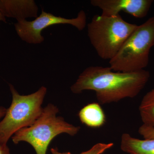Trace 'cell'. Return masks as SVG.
Masks as SVG:
<instances>
[{
	"label": "cell",
	"mask_w": 154,
	"mask_h": 154,
	"mask_svg": "<svg viewBox=\"0 0 154 154\" xmlns=\"http://www.w3.org/2000/svg\"><path fill=\"white\" fill-rule=\"evenodd\" d=\"M149 78V72L145 69L124 72L113 71L110 67L91 66L83 71L70 89L74 94L94 91L99 104L105 105L134 98Z\"/></svg>",
	"instance_id": "cell-1"
},
{
	"label": "cell",
	"mask_w": 154,
	"mask_h": 154,
	"mask_svg": "<svg viewBox=\"0 0 154 154\" xmlns=\"http://www.w3.org/2000/svg\"><path fill=\"white\" fill-rule=\"evenodd\" d=\"M137 26L125 21L119 14L96 15L88 25V36L99 57L110 60Z\"/></svg>",
	"instance_id": "cell-2"
},
{
	"label": "cell",
	"mask_w": 154,
	"mask_h": 154,
	"mask_svg": "<svg viewBox=\"0 0 154 154\" xmlns=\"http://www.w3.org/2000/svg\"><path fill=\"white\" fill-rule=\"evenodd\" d=\"M58 108L49 104L43 108L38 119L30 126L24 128L12 137L15 144L25 141L31 145L36 154H46L49 144L58 135L66 133L74 136L79 132L80 127L75 126L57 116Z\"/></svg>",
	"instance_id": "cell-3"
},
{
	"label": "cell",
	"mask_w": 154,
	"mask_h": 154,
	"mask_svg": "<svg viewBox=\"0 0 154 154\" xmlns=\"http://www.w3.org/2000/svg\"><path fill=\"white\" fill-rule=\"evenodd\" d=\"M12 96L11 106L0 122V142L7 143L10 138L19 130L30 126L41 115L42 107L47 89L42 87L35 93L28 95L19 94L9 84Z\"/></svg>",
	"instance_id": "cell-4"
},
{
	"label": "cell",
	"mask_w": 154,
	"mask_h": 154,
	"mask_svg": "<svg viewBox=\"0 0 154 154\" xmlns=\"http://www.w3.org/2000/svg\"><path fill=\"white\" fill-rule=\"evenodd\" d=\"M154 46V17L138 25L117 54L109 60L115 72H131L144 69L148 65L150 51Z\"/></svg>",
	"instance_id": "cell-5"
},
{
	"label": "cell",
	"mask_w": 154,
	"mask_h": 154,
	"mask_svg": "<svg viewBox=\"0 0 154 154\" xmlns=\"http://www.w3.org/2000/svg\"><path fill=\"white\" fill-rule=\"evenodd\" d=\"M87 24L85 12L81 11L77 17L66 19L56 16L51 13L42 11L41 14L33 21L17 22L14 25L17 35L22 41L30 44H39L44 41L42 30L52 25L59 24L71 25L79 30H82Z\"/></svg>",
	"instance_id": "cell-6"
},
{
	"label": "cell",
	"mask_w": 154,
	"mask_h": 154,
	"mask_svg": "<svg viewBox=\"0 0 154 154\" xmlns=\"http://www.w3.org/2000/svg\"><path fill=\"white\" fill-rule=\"evenodd\" d=\"M153 2L152 0H92L91 3L102 10V16H116L123 11L136 18H142L148 13Z\"/></svg>",
	"instance_id": "cell-7"
},
{
	"label": "cell",
	"mask_w": 154,
	"mask_h": 154,
	"mask_svg": "<svg viewBox=\"0 0 154 154\" xmlns=\"http://www.w3.org/2000/svg\"><path fill=\"white\" fill-rule=\"evenodd\" d=\"M0 11L5 17L17 22L38 17V8L33 0H0Z\"/></svg>",
	"instance_id": "cell-8"
},
{
	"label": "cell",
	"mask_w": 154,
	"mask_h": 154,
	"mask_svg": "<svg viewBox=\"0 0 154 154\" xmlns=\"http://www.w3.org/2000/svg\"><path fill=\"white\" fill-rule=\"evenodd\" d=\"M79 116L82 123L92 128H99L105 125L106 116L99 103H90L80 110Z\"/></svg>",
	"instance_id": "cell-9"
},
{
	"label": "cell",
	"mask_w": 154,
	"mask_h": 154,
	"mask_svg": "<svg viewBox=\"0 0 154 154\" xmlns=\"http://www.w3.org/2000/svg\"><path fill=\"white\" fill-rule=\"evenodd\" d=\"M120 148L129 154H154V140H141L124 133L122 136Z\"/></svg>",
	"instance_id": "cell-10"
},
{
	"label": "cell",
	"mask_w": 154,
	"mask_h": 154,
	"mask_svg": "<svg viewBox=\"0 0 154 154\" xmlns=\"http://www.w3.org/2000/svg\"><path fill=\"white\" fill-rule=\"evenodd\" d=\"M139 110L143 124L154 128V88L143 96Z\"/></svg>",
	"instance_id": "cell-11"
},
{
	"label": "cell",
	"mask_w": 154,
	"mask_h": 154,
	"mask_svg": "<svg viewBox=\"0 0 154 154\" xmlns=\"http://www.w3.org/2000/svg\"><path fill=\"white\" fill-rule=\"evenodd\" d=\"M113 146L114 144L113 143H99L96 144L87 151L83 152L79 154H102L107 150L111 148ZM51 152L52 154H72L69 152H60L58 151L57 149L55 148L51 149Z\"/></svg>",
	"instance_id": "cell-12"
},
{
	"label": "cell",
	"mask_w": 154,
	"mask_h": 154,
	"mask_svg": "<svg viewBox=\"0 0 154 154\" xmlns=\"http://www.w3.org/2000/svg\"><path fill=\"white\" fill-rule=\"evenodd\" d=\"M139 134L144 139L154 140V128L143 124L138 129Z\"/></svg>",
	"instance_id": "cell-13"
},
{
	"label": "cell",
	"mask_w": 154,
	"mask_h": 154,
	"mask_svg": "<svg viewBox=\"0 0 154 154\" xmlns=\"http://www.w3.org/2000/svg\"><path fill=\"white\" fill-rule=\"evenodd\" d=\"M0 154H11L7 143L0 142Z\"/></svg>",
	"instance_id": "cell-14"
},
{
	"label": "cell",
	"mask_w": 154,
	"mask_h": 154,
	"mask_svg": "<svg viewBox=\"0 0 154 154\" xmlns=\"http://www.w3.org/2000/svg\"><path fill=\"white\" fill-rule=\"evenodd\" d=\"M7 109L5 107H0V119L4 117L5 115Z\"/></svg>",
	"instance_id": "cell-15"
},
{
	"label": "cell",
	"mask_w": 154,
	"mask_h": 154,
	"mask_svg": "<svg viewBox=\"0 0 154 154\" xmlns=\"http://www.w3.org/2000/svg\"><path fill=\"white\" fill-rule=\"evenodd\" d=\"M0 21H2V22H5V23H6V22H7L6 17L1 13V11H0Z\"/></svg>",
	"instance_id": "cell-16"
}]
</instances>
